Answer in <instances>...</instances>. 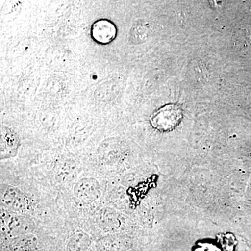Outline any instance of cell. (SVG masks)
Returning <instances> with one entry per match:
<instances>
[{
	"label": "cell",
	"instance_id": "4",
	"mask_svg": "<svg viewBox=\"0 0 251 251\" xmlns=\"http://www.w3.org/2000/svg\"><path fill=\"white\" fill-rule=\"evenodd\" d=\"M77 201L83 204H90L101 196V190L98 180L93 177H84L77 181L74 188Z\"/></svg>",
	"mask_w": 251,
	"mask_h": 251
},
{
	"label": "cell",
	"instance_id": "3",
	"mask_svg": "<svg viewBox=\"0 0 251 251\" xmlns=\"http://www.w3.org/2000/svg\"><path fill=\"white\" fill-rule=\"evenodd\" d=\"M183 117L181 108L175 104L164 105L151 117L153 128L161 131H168L175 128Z\"/></svg>",
	"mask_w": 251,
	"mask_h": 251
},
{
	"label": "cell",
	"instance_id": "1",
	"mask_svg": "<svg viewBox=\"0 0 251 251\" xmlns=\"http://www.w3.org/2000/svg\"><path fill=\"white\" fill-rule=\"evenodd\" d=\"M1 230L11 239L32 234L36 229L35 223L30 217L12 211L4 214L1 213Z\"/></svg>",
	"mask_w": 251,
	"mask_h": 251
},
{
	"label": "cell",
	"instance_id": "9",
	"mask_svg": "<svg viewBox=\"0 0 251 251\" xmlns=\"http://www.w3.org/2000/svg\"><path fill=\"white\" fill-rule=\"evenodd\" d=\"M92 243L91 237L83 230L74 232L67 242V251H87Z\"/></svg>",
	"mask_w": 251,
	"mask_h": 251
},
{
	"label": "cell",
	"instance_id": "7",
	"mask_svg": "<svg viewBox=\"0 0 251 251\" xmlns=\"http://www.w3.org/2000/svg\"><path fill=\"white\" fill-rule=\"evenodd\" d=\"M96 222L99 228L106 233H114L120 228L119 215L116 211L110 207H104L97 213Z\"/></svg>",
	"mask_w": 251,
	"mask_h": 251
},
{
	"label": "cell",
	"instance_id": "11",
	"mask_svg": "<svg viewBox=\"0 0 251 251\" xmlns=\"http://www.w3.org/2000/svg\"><path fill=\"white\" fill-rule=\"evenodd\" d=\"M76 169L70 164L59 166L57 171H56V179L60 183L72 181L76 178Z\"/></svg>",
	"mask_w": 251,
	"mask_h": 251
},
{
	"label": "cell",
	"instance_id": "2",
	"mask_svg": "<svg viewBox=\"0 0 251 251\" xmlns=\"http://www.w3.org/2000/svg\"><path fill=\"white\" fill-rule=\"evenodd\" d=\"M1 204L6 210L21 214L31 207L25 193L16 186L6 184H1Z\"/></svg>",
	"mask_w": 251,
	"mask_h": 251
},
{
	"label": "cell",
	"instance_id": "10",
	"mask_svg": "<svg viewBox=\"0 0 251 251\" xmlns=\"http://www.w3.org/2000/svg\"><path fill=\"white\" fill-rule=\"evenodd\" d=\"M97 247L100 251H121L120 238L114 234H107L100 237L97 242Z\"/></svg>",
	"mask_w": 251,
	"mask_h": 251
},
{
	"label": "cell",
	"instance_id": "8",
	"mask_svg": "<svg viewBox=\"0 0 251 251\" xmlns=\"http://www.w3.org/2000/svg\"><path fill=\"white\" fill-rule=\"evenodd\" d=\"M38 245L37 237L34 234L13 238L10 241V251H34Z\"/></svg>",
	"mask_w": 251,
	"mask_h": 251
},
{
	"label": "cell",
	"instance_id": "5",
	"mask_svg": "<svg viewBox=\"0 0 251 251\" xmlns=\"http://www.w3.org/2000/svg\"><path fill=\"white\" fill-rule=\"evenodd\" d=\"M117 34L115 24L108 19H99L92 24L91 36L97 44L106 45L115 40Z\"/></svg>",
	"mask_w": 251,
	"mask_h": 251
},
{
	"label": "cell",
	"instance_id": "6",
	"mask_svg": "<svg viewBox=\"0 0 251 251\" xmlns=\"http://www.w3.org/2000/svg\"><path fill=\"white\" fill-rule=\"evenodd\" d=\"M19 145V138L17 134L11 128L2 126L1 128L0 159L14 158L17 155Z\"/></svg>",
	"mask_w": 251,
	"mask_h": 251
}]
</instances>
